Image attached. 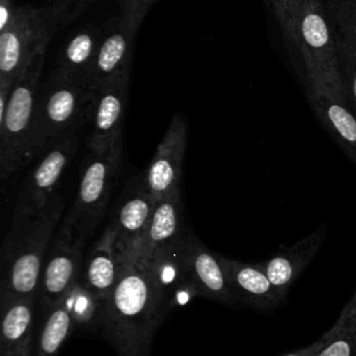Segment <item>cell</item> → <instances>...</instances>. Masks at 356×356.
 I'll use <instances>...</instances> for the list:
<instances>
[{"label": "cell", "instance_id": "obj_27", "mask_svg": "<svg viewBox=\"0 0 356 356\" xmlns=\"http://www.w3.org/2000/svg\"><path fill=\"white\" fill-rule=\"evenodd\" d=\"M324 334L327 342L316 356H356V325Z\"/></svg>", "mask_w": 356, "mask_h": 356}, {"label": "cell", "instance_id": "obj_5", "mask_svg": "<svg viewBox=\"0 0 356 356\" xmlns=\"http://www.w3.org/2000/svg\"><path fill=\"white\" fill-rule=\"evenodd\" d=\"M97 93L85 82L50 76L40 89L35 132L36 156L90 121Z\"/></svg>", "mask_w": 356, "mask_h": 356}, {"label": "cell", "instance_id": "obj_11", "mask_svg": "<svg viewBox=\"0 0 356 356\" xmlns=\"http://www.w3.org/2000/svg\"><path fill=\"white\" fill-rule=\"evenodd\" d=\"M186 145V122L181 114H175L145 170L146 185L156 203L179 188Z\"/></svg>", "mask_w": 356, "mask_h": 356}, {"label": "cell", "instance_id": "obj_6", "mask_svg": "<svg viewBox=\"0 0 356 356\" xmlns=\"http://www.w3.org/2000/svg\"><path fill=\"white\" fill-rule=\"evenodd\" d=\"M78 149V136L71 134L50 146L42 160L26 175L18 192L10 229L4 238L3 249L14 245L44 211L54 191Z\"/></svg>", "mask_w": 356, "mask_h": 356}, {"label": "cell", "instance_id": "obj_1", "mask_svg": "<svg viewBox=\"0 0 356 356\" xmlns=\"http://www.w3.org/2000/svg\"><path fill=\"white\" fill-rule=\"evenodd\" d=\"M160 323L146 261L132 249L124 254L118 282L103 306L100 332L117 356H150Z\"/></svg>", "mask_w": 356, "mask_h": 356}, {"label": "cell", "instance_id": "obj_14", "mask_svg": "<svg viewBox=\"0 0 356 356\" xmlns=\"http://www.w3.org/2000/svg\"><path fill=\"white\" fill-rule=\"evenodd\" d=\"M135 33L127 29L120 15L103 25V36L85 83L99 93L107 83L131 71L132 42Z\"/></svg>", "mask_w": 356, "mask_h": 356}, {"label": "cell", "instance_id": "obj_15", "mask_svg": "<svg viewBox=\"0 0 356 356\" xmlns=\"http://www.w3.org/2000/svg\"><path fill=\"white\" fill-rule=\"evenodd\" d=\"M129 72L107 83L99 93L88 139L89 153H100L122 139V122L128 96Z\"/></svg>", "mask_w": 356, "mask_h": 356}, {"label": "cell", "instance_id": "obj_30", "mask_svg": "<svg viewBox=\"0 0 356 356\" xmlns=\"http://www.w3.org/2000/svg\"><path fill=\"white\" fill-rule=\"evenodd\" d=\"M353 325H356V292L349 299V302L343 306V309L341 310L337 321L334 323V325L330 330L337 331V330L346 328V327H353Z\"/></svg>", "mask_w": 356, "mask_h": 356}, {"label": "cell", "instance_id": "obj_21", "mask_svg": "<svg viewBox=\"0 0 356 356\" xmlns=\"http://www.w3.org/2000/svg\"><path fill=\"white\" fill-rule=\"evenodd\" d=\"M102 36L103 26L86 25L75 31L63 44L51 76L85 82L100 46Z\"/></svg>", "mask_w": 356, "mask_h": 356}, {"label": "cell", "instance_id": "obj_13", "mask_svg": "<svg viewBox=\"0 0 356 356\" xmlns=\"http://www.w3.org/2000/svg\"><path fill=\"white\" fill-rule=\"evenodd\" d=\"M154 207L156 202L147 189L145 171L139 172L128 181L108 222L115 231L122 254L132 250L140 241Z\"/></svg>", "mask_w": 356, "mask_h": 356}, {"label": "cell", "instance_id": "obj_17", "mask_svg": "<svg viewBox=\"0 0 356 356\" xmlns=\"http://www.w3.org/2000/svg\"><path fill=\"white\" fill-rule=\"evenodd\" d=\"M122 257L124 254L117 245L115 231L107 224L100 238L92 246L81 273L82 282L103 305L118 282Z\"/></svg>", "mask_w": 356, "mask_h": 356}, {"label": "cell", "instance_id": "obj_3", "mask_svg": "<svg viewBox=\"0 0 356 356\" xmlns=\"http://www.w3.org/2000/svg\"><path fill=\"white\" fill-rule=\"evenodd\" d=\"M44 54H38L11 88L6 115L0 121L1 179L17 172L36 156L35 132Z\"/></svg>", "mask_w": 356, "mask_h": 356}, {"label": "cell", "instance_id": "obj_31", "mask_svg": "<svg viewBox=\"0 0 356 356\" xmlns=\"http://www.w3.org/2000/svg\"><path fill=\"white\" fill-rule=\"evenodd\" d=\"M328 6L335 14L356 26V0H335L328 1Z\"/></svg>", "mask_w": 356, "mask_h": 356}, {"label": "cell", "instance_id": "obj_12", "mask_svg": "<svg viewBox=\"0 0 356 356\" xmlns=\"http://www.w3.org/2000/svg\"><path fill=\"white\" fill-rule=\"evenodd\" d=\"M181 248L186 270L202 298L227 306L239 303L231 291L218 254L211 253L188 228L181 234Z\"/></svg>", "mask_w": 356, "mask_h": 356}, {"label": "cell", "instance_id": "obj_7", "mask_svg": "<svg viewBox=\"0 0 356 356\" xmlns=\"http://www.w3.org/2000/svg\"><path fill=\"white\" fill-rule=\"evenodd\" d=\"M122 160V139L104 152L89 153L75 200L65 216L86 239L107 211Z\"/></svg>", "mask_w": 356, "mask_h": 356}, {"label": "cell", "instance_id": "obj_18", "mask_svg": "<svg viewBox=\"0 0 356 356\" xmlns=\"http://www.w3.org/2000/svg\"><path fill=\"white\" fill-rule=\"evenodd\" d=\"M218 260L238 302L257 310H270L284 302L259 263L238 261L221 254Z\"/></svg>", "mask_w": 356, "mask_h": 356}, {"label": "cell", "instance_id": "obj_28", "mask_svg": "<svg viewBox=\"0 0 356 356\" xmlns=\"http://www.w3.org/2000/svg\"><path fill=\"white\" fill-rule=\"evenodd\" d=\"M302 0H270V8L273 10L285 42L293 49L295 40V19Z\"/></svg>", "mask_w": 356, "mask_h": 356}, {"label": "cell", "instance_id": "obj_32", "mask_svg": "<svg viewBox=\"0 0 356 356\" xmlns=\"http://www.w3.org/2000/svg\"><path fill=\"white\" fill-rule=\"evenodd\" d=\"M18 6L14 0H0V31L14 22L18 13Z\"/></svg>", "mask_w": 356, "mask_h": 356}, {"label": "cell", "instance_id": "obj_23", "mask_svg": "<svg viewBox=\"0 0 356 356\" xmlns=\"http://www.w3.org/2000/svg\"><path fill=\"white\" fill-rule=\"evenodd\" d=\"M58 303L68 313L75 330L93 332L102 328L104 305L82 282L81 277L68 288Z\"/></svg>", "mask_w": 356, "mask_h": 356}, {"label": "cell", "instance_id": "obj_29", "mask_svg": "<svg viewBox=\"0 0 356 356\" xmlns=\"http://www.w3.org/2000/svg\"><path fill=\"white\" fill-rule=\"evenodd\" d=\"M156 0H120V18L128 31L136 35L145 15Z\"/></svg>", "mask_w": 356, "mask_h": 356}, {"label": "cell", "instance_id": "obj_24", "mask_svg": "<svg viewBox=\"0 0 356 356\" xmlns=\"http://www.w3.org/2000/svg\"><path fill=\"white\" fill-rule=\"evenodd\" d=\"M330 13L335 29V40L345 95L350 106L356 110V26L335 14L331 8Z\"/></svg>", "mask_w": 356, "mask_h": 356}, {"label": "cell", "instance_id": "obj_16", "mask_svg": "<svg viewBox=\"0 0 356 356\" xmlns=\"http://www.w3.org/2000/svg\"><path fill=\"white\" fill-rule=\"evenodd\" d=\"M325 235L327 227L321 225L295 243L282 248L267 260L259 263L282 300H285L291 286L299 278L302 271L318 253Z\"/></svg>", "mask_w": 356, "mask_h": 356}, {"label": "cell", "instance_id": "obj_2", "mask_svg": "<svg viewBox=\"0 0 356 356\" xmlns=\"http://www.w3.org/2000/svg\"><path fill=\"white\" fill-rule=\"evenodd\" d=\"M292 50L300 58L306 89L346 96L334 22L325 0H302Z\"/></svg>", "mask_w": 356, "mask_h": 356}, {"label": "cell", "instance_id": "obj_10", "mask_svg": "<svg viewBox=\"0 0 356 356\" xmlns=\"http://www.w3.org/2000/svg\"><path fill=\"white\" fill-rule=\"evenodd\" d=\"M146 261L149 281L154 295L160 321L179 307L202 298L200 291L192 281L181 248V235L159 248Z\"/></svg>", "mask_w": 356, "mask_h": 356}, {"label": "cell", "instance_id": "obj_26", "mask_svg": "<svg viewBox=\"0 0 356 356\" xmlns=\"http://www.w3.org/2000/svg\"><path fill=\"white\" fill-rule=\"evenodd\" d=\"M96 0H49L46 4L54 31L74 22Z\"/></svg>", "mask_w": 356, "mask_h": 356}, {"label": "cell", "instance_id": "obj_8", "mask_svg": "<svg viewBox=\"0 0 356 356\" xmlns=\"http://www.w3.org/2000/svg\"><path fill=\"white\" fill-rule=\"evenodd\" d=\"M54 33L46 6L19 4L14 22L0 31V85L13 86Z\"/></svg>", "mask_w": 356, "mask_h": 356}, {"label": "cell", "instance_id": "obj_34", "mask_svg": "<svg viewBox=\"0 0 356 356\" xmlns=\"http://www.w3.org/2000/svg\"><path fill=\"white\" fill-rule=\"evenodd\" d=\"M33 345H35V337L32 335L19 348H17V349H14L11 352H7L4 355H0V356H32Z\"/></svg>", "mask_w": 356, "mask_h": 356}, {"label": "cell", "instance_id": "obj_33", "mask_svg": "<svg viewBox=\"0 0 356 356\" xmlns=\"http://www.w3.org/2000/svg\"><path fill=\"white\" fill-rule=\"evenodd\" d=\"M325 342H327V337H325V334H323L317 341H314L313 343H310V345H307V346H303V348H300V349H296V350H293V352H289V353H285V355H282V356H316L320 350H321V348L325 345Z\"/></svg>", "mask_w": 356, "mask_h": 356}, {"label": "cell", "instance_id": "obj_19", "mask_svg": "<svg viewBox=\"0 0 356 356\" xmlns=\"http://www.w3.org/2000/svg\"><path fill=\"white\" fill-rule=\"evenodd\" d=\"M310 106L334 140L356 165V110L346 96L306 89Z\"/></svg>", "mask_w": 356, "mask_h": 356}, {"label": "cell", "instance_id": "obj_22", "mask_svg": "<svg viewBox=\"0 0 356 356\" xmlns=\"http://www.w3.org/2000/svg\"><path fill=\"white\" fill-rule=\"evenodd\" d=\"M38 295L17 296L0 302L1 325H0V355L19 348L33 335V316Z\"/></svg>", "mask_w": 356, "mask_h": 356}, {"label": "cell", "instance_id": "obj_4", "mask_svg": "<svg viewBox=\"0 0 356 356\" xmlns=\"http://www.w3.org/2000/svg\"><path fill=\"white\" fill-rule=\"evenodd\" d=\"M63 210L64 202L56 195L25 234L10 248L1 249L0 302L38 295L43 264Z\"/></svg>", "mask_w": 356, "mask_h": 356}, {"label": "cell", "instance_id": "obj_9", "mask_svg": "<svg viewBox=\"0 0 356 356\" xmlns=\"http://www.w3.org/2000/svg\"><path fill=\"white\" fill-rule=\"evenodd\" d=\"M85 242L86 238L64 217L51 239L39 282L38 302L44 316L81 277Z\"/></svg>", "mask_w": 356, "mask_h": 356}, {"label": "cell", "instance_id": "obj_25", "mask_svg": "<svg viewBox=\"0 0 356 356\" xmlns=\"http://www.w3.org/2000/svg\"><path fill=\"white\" fill-rule=\"evenodd\" d=\"M74 330L68 313L57 303L43 320L40 332L38 338H35L32 356H57L63 343Z\"/></svg>", "mask_w": 356, "mask_h": 356}, {"label": "cell", "instance_id": "obj_35", "mask_svg": "<svg viewBox=\"0 0 356 356\" xmlns=\"http://www.w3.org/2000/svg\"><path fill=\"white\" fill-rule=\"evenodd\" d=\"M264 1H266V3L270 6V0H264Z\"/></svg>", "mask_w": 356, "mask_h": 356}, {"label": "cell", "instance_id": "obj_20", "mask_svg": "<svg viewBox=\"0 0 356 356\" xmlns=\"http://www.w3.org/2000/svg\"><path fill=\"white\" fill-rule=\"evenodd\" d=\"M182 211L181 188H178L156 203L143 235L134 250L147 260L159 248L175 241L186 228Z\"/></svg>", "mask_w": 356, "mask_h": 356}]
</instances>
